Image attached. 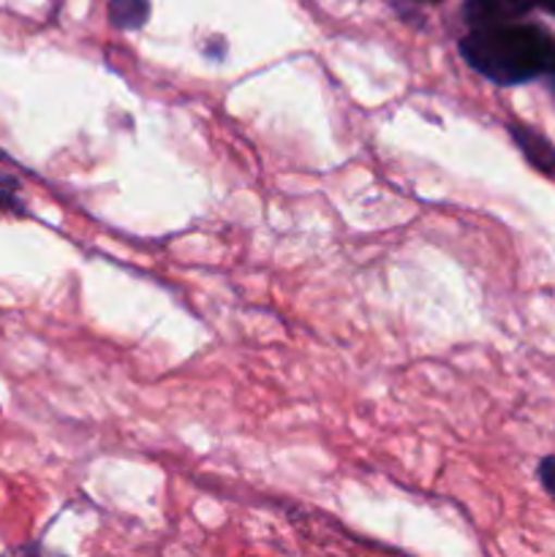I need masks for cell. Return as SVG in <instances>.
Instances as JSON below:
<instances>
[{
  "label": "cell",
  "mask_w": 555,
  "mask_h": 557,
  "mask_svg": "<svg viewBox=\"0 0 555 557\" xmlns=\"http://www.w3.org/2000/svg\"><path fill=\"white\" fill-rule=\"evenodd\" d=\"M539 3H542L544 9H547V11H553V14H555V0H539Z\"/></svg>",
  "instance_id": "obj_7"
},
{
  "label": "cell",
  "mask_w": 555,
  "mask_h": 557,
  "mask_svg": "<svg viewBox=\"0 0 555 557\" xmlns=\"http://www.w3.org/2000/svg\"><path fill=\"white\" fill-rule=\"evenodd\" d=\"M462 58L473 71L498 85H520L536 76L555 74V41L536 25L473 27L460 44Z\"/></svg>",
  "instance_id": "obj_1"
},
{
  "label": "cell",
  "mask_w": 555,
  "mask_h": 557,
  "mask_svg": "<svg viewBox=\"0 0 555 557\" xmlns=\"http://www.w3.org/2000/svg\"><path fill=\"white\" fill-rule=\"evenodd\" d=\"M150 3L147 0H112L109 3V20L123 30H134L147 20Z\"/></svg>",
  "instance_id": "obj_4"
},
{
  "label": "cell",
  "mask_w": 555,
  "mask_h": 557,
  "mask_svg": "<svg viewBox=\"0 0 555 557\" xmlns=\"http://www.w3.org/2000/svg\"><path fill=\"white\" fill-rule=\"evenodd\" d=\"M539 476H542L544 487L555 495V457H550V460L542 462V468H539Z\"/></svg>",
  "instance_id": "obj_6"
},
{
  "label": "cell",
  "mask_w": 555,
  "mask_h": 557,
  "mask_svg": "<svg viewBox=\"0 0 555 557\" xmlns=\"http://www.w3.org/2000/svg\"><path fill=\"white\" fill-rule=\"evenodd\" d=\"M515 139L520 141L522 152H526L539 169H544V172H555V150L547 145V141L539 139V136L528 128H515Z\"/></svg>",
  "instance_id": "obj_3"
},
{
  "label": "cell",
  "mask_w": 555,
  "mask_h": 557,
  "mask_svg": "<svg viewBox=\"0 0 555 557\" xmlns=\"http://www.w3.org/2000/svg\"><path fill=\"white\" fill-rule=\"evenodd\" d=\"M0 210L22 212L20 185H16V180H11L9 174H3V172H0Z\"/></svg>",
  "instance_id": "obj_5"
},
{
  "label": "cell",
  "mask_w": 555,
  "mask_h": 557,
  "mask_svg": "<svg viewBox=\"0 0 555 557\" xmlns=\"http://www.w3.org/2000/svg\"><path fill=\"white\" fill-rule=\"evenodd\" d=\"M536 3L539 0H468L466 16L473 27L506 25V22L520 20Z\"/></svg>",
  "instance_id": "obj_2"
}]
</instances>
